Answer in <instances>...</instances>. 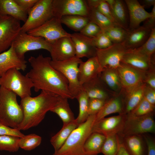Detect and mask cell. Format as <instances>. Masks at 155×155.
<instances>
[{
  "instance_id": "obj_47",
  "label": "cell",
  "mask_w": 155,
  "mask_h": 155,
  "mask_svg": "<svg viewBox=\"0 0 155 155\" xmlns=\"http://www.w3.org/2000/svg\"><path fill=\"white\" fill-rule=\"evenodd\" d=\"M142 135L146 146V155H155V141L154 138L146 133Z\"/></svg>"
},
{
  "instance_id": "obj_49",
  "label": "cell",
  "mask_w": 155,
  "mask_h": 155,
  "mask_svg": "<svg viewBox=\"0 0 155 155\" xmlns=\"http://www.w3.org/2000/svg\"><path fill=\"white\" fill-rule=\"evenodd\" d=\"M38 0H14L27 13Z\"/></svg>"
},
{
  "instance_id": "obj_7",
  "label": "cell",
  "mask_w": 155,
  "mask_h": 155,
  "mask_svg": "<svg viewBox=\"0 0 155 155\" xmlns=\"http://www.w3.org/2000/svg\"><path fill=\"white\" fill-rule=\"evenodd\" d=\"M53 0H38L28 12V18L21 31L27 32L41 26L53 17Z\"/></svg>"
},
{
  "instance_id": "obj_4",
  "label": "cell",
  "mask_w": 155,
  "mask_h": 155,
  "mask_svg": "<svg viewBox=\"0 0 155 155\" xmlns=\"http://www.w3.org/2000/svg\"><path fill=\"white\" fill-rule=\"evenodd\" d=\"M23 117L22 110L17 102V95L0 86V123L18 129Z\"/></svg>"
},
{
  "instance_id": "obj_14",
  "label": "cell",
  "mask_w": 155,
  "mask_h": 155,
  "mask_svg": "<svg viewBox=\"0 0 155 155\" xmlns=\"http://www.w3.org/2000/svg\"><path fill=\"white\" fill-rule=\"evenodd\" d=\"M124 91L132 90L145 83L146 71H144L130 65L121 62L117 69Z\"/></svg>"
},
{
  "instance_id": "obj_29",
  "label": "cell",
  "mask_w": 155,
  "mask_h": 155,
  "mask_svg": "<svg viewBox=\"0 0 155 155\" xmlns=\"http://www.w3.org/2000/svg\"><path fill=\"white\" fill-rule=\"evenodd\" d=\"M0 15L9 16L24 22L28 18L27 13L14 0H0Z\"/></svg>"
},
{
  "instance_id": "obj_16",
  "label": "cell",
  "mask_w": 155,
  "mask_h": 155,
  "mask_svg": "<svg viewBox=\"0 0 155 155\" xmlns=\"http://www.w3.org/2000/svg\"><path fill=\"white\" fill-rule=\"evenodd\" d=\"M51 60L61 61L75 56V51L71 37L60 38L51 44L50 52Z\"/></svg>"
},
{
  "instance_id": "obj_28",
  "label": "cell",
  "mask_w": 155,
  "mask_h": 155,
  "mask_svg": "<svg viewBox=\"0 0 155 155\" xmlns=\"http://www.w3.org/2000/svg\"><path fill=\"white\" fill-rule=\"evenodd\" d=\"M110 8L115 24L128 30L129 15L125 1L115 0L114 5Z\"/></svg>"
},
{
  "instance_id": "obj_10",
  "label": "cell",
  "mask_w": 155,
  "mask_h": 155,
  "mask_svg": "<svg viewBox=\"0 0 155 155\" xmlns=\"http://www.w3.org/2000/svg\"><path fill=\"white\" fill-rule=\"evenodd\" d=\"M61 24L60 19L54 17L40 26L27 33L33 36L42 37L52 44L61 38L71 37V34L63 28Z\"/></svg>"
},
{
  "instance_id": "obj_12",
  "label": "cell",
  "mask_w": 155,
  "mask_h": 155,
  "mask_svg": "<svg viewBox=\"0 0 155 155\" xmlns=\"http://www.w3.org/2000/svg\"><path fill=\"white\" fill-rule=\"evenodd\" d=\"M21 27L20 21L9 16L0 15V54L10 47Z\"/></svg>"
},
{
  "instance_id": "obj_43",
  "label": "cell",
  "mask_w": 155,
  "mask_h": 155,
  "mask_svg": "<svg viewBox=\"0 0 155 155\" xmlns=\"http://www.w3.org/2000/svg\"><path fill=\"white\" fill-rule=\"evenodd\" d=\"M101 31L100 28L97 25L89 21L80 33L87 36L93 38L96 36Z\"/></svg>"
},
{
  "instance_id": "obj_37",
  "label": "cell",
  "mask_w": 155,
  "mask_h": 155,
  "mask_svg": "<svg viewBox=\"0 0 155 155\" xmlns=\"http://www.w3.org/2000/svg\"><path fill=\"white\" fill-rule=\"evenodd\" d=\"M109 38L113 44L123 43L127 37L128 30L115 25L103 32Z\"/></svg>"
},
{
  "instance_id": "obj_2",
  "label": "cell",
  "mask_w": 155,
  "mask_h": 155,
  "mask_svg": "<svg viewBox=\"0 0 155 155\" xmlns=\"http://www.w3.org/2000/svg\"><path fill=\"white\" fill-rule=\"evenodd\" d=\"M60 96L41 91L34 97L28 96L21 99L20 105L22 110V121L18 129L25 130L38 125L44 119L46 113L54 108Z\"/></svg>"
},
{
  "instance_id": "obj_36",
  "label": "cell",
  "mask_w": 155,
  "mask_h": 155,
  "mask_svg": "<svg viewBox=\"0 0 155 155\" xmlns=\"http://www.w3.org/2000/svg\"><path fill=\"white\" fill-rule=\"evenodd\" d=\"M76 98L79 103V113L75 120L79 125L85 122L89 116L88 113V104L89 98L83 90Z\"/></svg>"
},
{
  "instance_id": "obj_27",
  "label": "cell",
  "mask_w": 155,
  "mask_h": 155,
  "mask_svg": "<svg viewBox=\"0 0 155 155\" xmlns=\"http://www.w3.org/2000/svg\"><path fill=\"white\" fill-rule=\"evenodd\" d=\"M122 138L121 142L130 155H146V146L142 135H130Z\"/></svg>"
},
{
  "instance_id": "obj_46",
  "label": "cell",
  "mask_w": 155,
  "mask_h": 155,
  "mask_svg": "<svg viewBox=\"0 0 155 155\" xmlns=\"http://www.w3.org/2000/svg\"><path fill=\"white\" fill-rule=\"evenodd\" d=\"M96 8L100 12L115 24L110 8L105 0H100Z\"/></svg>"
},
{
  "instance_id": "obj_3",
  "label": "cell",
  "mask_w": 155,
  "mask_h": 155,
  "mask_svg": "<svg viewBox=\"0 0 155 155\" xmlns=\"http://www.w3.org/2000/svg\"><path fill=\"white\" fill-rule=\"evenodd\" d=\"M96 115H90L86 120L79 125L71 133L65 143L53 155H86L84 145L92 133Z\"/></svg>"
},
{
  "instance_id": "obj_32",
  "label": "cell",
  "mask_w": 155,
  "mask_h": 155,
  "mask_svg": "<svg viewBox=\"0 0 155 155\" xmlns=\"http://www.w3.org/2000/svg\"><path fill=\"white\" fill-rule=\"evenodd\" d=\"M51 111L57 114L62 120L63 125H66L75 120L73 113L70 109L68 98L60 97L59 100L55 107Z\"/></svg>"
},
{
  "instance_id": "obj_18",
  "label": "cell",
  "mask_w": 155,
  "mask_h": 155,
  "mask_svg": "<svg viewBox=\"0 0 155 155\" xmlns=\"http://www.w3.org/2000/svg\"><path fill=\"white\" fill-rule=\"evenodd\" d=\"M82 86L89 98L107 100L117 94L110 90L99 76L84 84Z\"/></svg>"
},
{
  "instance_id": "obj_22",
  "label": "cell",
  "mask_w": 155,
  "mask_h": 155,
  "mask_svg": "<svg viewBox=\"0 0 155 155\" xmlns=\"http://www.w3.org/2000/svg\"><path fill=\"white\" fill-rule=\"evenodd\" d=\"M152 29L143 25L135 29L128 30L126 39L123 43L127 50L138 48L142 45L148 40Z\"/></svg>"
},
{
  "instance_id": "obj_48",
  "label": "cell",
  "mask_w": 155,
  "mask_h": 155,
  "mask_svg": "<svg viewBox=\"0 0 155 155\" xmlns=\"http://www.w3.org/2000/svg\"><path fill=\"white\" fill-rule=\"evenodd\" d=\"M143 94L144 97L150 104L155 106V89L145 84Z\"/></svg>"
},
{
  "instance_id": "obj_39",
  "label": "cell",
  "mask_w": 155,
  "mask_h": 155,
  "mask_svg": "<svg viewBox=\"0 0 155 155\" xmlns=\"http://www.w3.org/2000/svg\"><path fill=\"white\" fill-rule=\"evenodd\" d=\"M42 141L41 137L35 134H31L20 138L18 145L24 150L30 151L38 146Z\"/></svg>"
},
{
  "instance_id": "obj_13",
  "label": "cell",
  "mask_w": 155,
  "mask_h": 155,
  "mask_svg": "<svg viewBox=\"0 0 155 155\" xmlns=\"http://www.w3.org/2000/svg\"><path fill=\"white\" fill-rule=\"evenodd\" d=\"M128 50L123 43L113 44L104 49L96 48V56L99 61L101 71L106 67L117 69Z\"/></svg>"
},
{
  "instance_id": "obj_25",
  "label": "cell",
  "mask_w": 155,
  "mask_h": 155,
  "mask_svg": "<svg viewBox=\"0 0 155 155\" xmlns=\"http://www.w3.org/2000/svg\"><path fill=\"white\" fill-rule=\"evenodd\" d=\"M144 83L128 91H121L123 94V114L127 115L131 112L144 98Z\"/></svg>"
},
{
  "instance_id": "obj_9",
  "label": "cell",
  "mask_w": 155,
  "mask_h": 155,
  "mask_svg": "<svg viewBox=\"0 0 155 155\" xmlns=\"http://www.w3.org/2000/svg\"><path fill=\"white\" fill-rule=\"evenodd\" d=\"M12 44L18 56L23 59H25V53L28 51L44 49L50 52L51 46V44L43 38L33 36L21 31Z\"/></svg>"
},
{
  "instance_id": "obj_23",
  "label": "cell",
  "mask_w": 155,
  "mask_h": 155,
  "mask_svg": "<svg viewBox=\"0 0 155 155\" xmlns=\"http://www.w3.org/2000/svg\"><path fill=\"white\" fill-rule=\"evenodd\" d=\"M78 79L80 84L84 83L99 76L101 71L100 65L96 56L82 61L79 67Z\"/></svg>"
},
{
  "instance_id": "obj_8",
  "label": "cell",
  "mask_w": 155,
  "mask_h": 155,
  "mask_svg": "<svg viewBox=\"0 0 155 155\" xmlns=\"http://www.w3.org/2000/svg\"><path fill=\"white\" fill-rule=\"evenodd\" d=\"M154 113L141 116L127 115V118L122 131L119 134L120 137L132 135H142L155 132Z\"/></svg>"
},
{
  "instance_id": "obj_38",
  "label": "cell",
  "mask_w": 155,
  "mask_h": 155,
  "mask_svg": "<svg viewBox=\"0 0 155 155\" xmlns=\"http://www.w3.org/2000/svg\"><path fill=\"white\" fill-rule=\"evenodd\" d=\"M134 49L148 58L155 60V28L152 29L150 36L146 42L140 47Z\"/></svg>"
},
{
  "instance_id": "obj_52",
  "label": "cell",
  "mask_w": 155,
  "mask_h": 155,
  "mask_svg": "<svg viewBox=\"0 0 155 155\" xmlns=\"http://www.w3.org/2000/svg\"><path fill=\"white\" fill-rule=\"evenodd\" d=\"M139 2L144 8H149L155 5V0H142Z\"/></svg>"
},
{
  "instance_id": "obj_45",
  "label": "cell",
  "mask_w": 155,
  "mask_h": 155,
  "mask_svg": "<svg viewBox=\"0 0 155 155\" xmlns=\"http://www.w3.org/2000/svg\"><path fill=\"white\" fill-rule=\"evenodd\" d=\"M20 131L18 129L12 128L0 123V135H11L20 138L25 135Z\"/></svg>"
},
{
  "instance_id": "obj_21",
  "label": "cell",
  "mask_w": 155,
  "mask_h": 155,
  "mask_svg": "<svg viewBox=\"0 0 155 155\" xmlns=\"http://www.w3.org/2000/svg\"><path fill=\"white\" fill-rule=\"evenodd\" d=\"M121 62L144 71L155 69V60L148 58L135 49L128 50Z\"/></svg>"
},
{
  "instance_id": "obj_24",
  "label": "cell",
  "mask_w": 155,
  "mask_h": 155,
  "mask_svg": "<svg viewBox=\"0 0 155 155\" xmlns=\"http://www.w3.org/2000/svg\"><path fill=\"white\" fill-rule=\"evenodd\" d=\"M123 94L121 90L106 100L100 111L96 115L95 123L106 116L117 113L123 114Z\"/></svg>"
},
{
  "instance_id": "obj_53",
  "label": "cell",
  "mask_w": 155,
  "mask_h": 155,
  "mask_svg": "<svg viewBox=\"0 0 155 155\" xmlns=\"http://www.w3.org/2000/svg\"><path fill=\"white\" fill-rule=\"evenodd\" d=\"M116 155H130L121 142L120 143L119 150Z\"/></svg>"
},
{
  "instance_id": "obj_26",
  "label": "cell",
  "mask_w": 155,
  "mask_h": 155,
  "mask_svg": "<svg viewBox=\"0 0 155 155\" xmlns=\"http://www.w3.org/2000/svg\"><path fill=\"white\" fill-rule=\"evenodd\" d=\"M99 77L111 91L119 93L122 88L121 79L117 69L106 67L100 72Z\"/></svg>"
},
{
  "instance_id": "obj_50",
  "label": "cell",
  "mask_w": 155,
  "mask_h": 155,
  "mask_svg": "<svg viewBox=\"0 0 155 155\" xmlns=\"http://www.w3.org/2000/svg\"><path fill=\"white\" fill-rule=\"evenodd\" d=\"M144 82L146 84L155 89V69L146 72Z\"/></svg>"
},
{
  "instance_id": "obj_44",
  "label": "cell",
  "mask_w": 155,
  "mask_h": 155,
  "mask_svg": "<svg viewBox=\"0 0 155 155\" xmlns=\"http://www.w3.org/2000/svg\"><path fill=\"white\" fill-rule=\"evenodd\" d=\"M106 101L98 99L89 98L88 104L89 115H96L98 113Z\"/></svg>"
},
{
  "instance_id": "obj_34",
  "label": "cell",
  "mask_w": 155,
  "mask_h": 155,
  "mask_svg": "<svg viewBox=\"0 0 155 155\" xmlns=\"http://www.w3.org/2000/svg\"><path fill=\"white\" fill-rule=\"evenodd\" d=\"M63 24L70 29L75 31H80L89 21L87 17L76 15L64 16L60 19Z\"/></svg>"
},
{
  "instance_id": "obj_11",
  "label": "cell",
  "mask_w": 155,
  "mask_h": 155,
  "mask_svg": "<svg viewBox=\"0 0 155 155\" xmlns=\"http://www.w3.org/2000/svg\"><path fill=\"white\" fill-rule=\"evenodd\" d=\"M52 6L53 17L59 19L69 15L88 16V9L86 0H53Z\"/></svg>"
},
{
  "instance_id": "obj_19",
  "label": "cell",
  "mask_w": 155,
  "mask_h": 155,
  "mask_svg": "<svg viewBox=\"0 0 155 155\" xmlns=\"http://www.w3.org/2000/svg\"><path fill=\"white\" fill-rule=\"evenodd\" d=\"M71 38L74 46L75 57L89 59L96 56V48L92 44L91 38L78 32L71 34Z\"/></svg>"
},
{
  "instance_id": "obj_5",
  "label": "cell",
  "mask_w": 155,
  "mask_h": 155,
  "mask_svg": "<svg viewBox=\"0 0 155 155\" xmlns=\"http://www.w3.org/2000/svg\"><path fill=\"white\" fill-rule=\"evenodd\" d=\"M82 61L81 59L75 56L61 61L51 60L50 61L51 66L61 73L67 80L69 90L74 98H76L83 90L78 77V67Z\"/></svg>"
},
{
  "instance_id": "obj_6",
  "label": "cell",
  "mask_w": 155,
  "mask_h": 155,
  "mask_svg": "<svg viewBox=\"0 0 155 155\" xmlns=\"http://www.w3.org/2000/svg\"><path fill=\"white\" fill-rule=\"evenodd\" d=\"M16 69H11L0 77V86L8 90L21 99L31 96L33 84L30 79Z\"/></svg>"
},
{
  "instance_id": "obj_20",
  "label": "cell",
  "mask_w": 155,
  "mask_h": 155,
  "mask_svg": "<svg viewBox=\"0 0 155 155\" xmlns=\"http://www.w3.org/2000/svg\"><path fill=\"white\" fill-rule=\"evenodd\" d=\"M129 15V24L128 30H132L140 27L142 22L151 16V12L146 11L137 0H124Z\"/></svg>"
},
{
  "instance_id": "obj_51",
  "label": "cell",
  "mask_w": 155,
  "mask_h": 155,
  "mask_svg": "<svg viewBox=\"0 0 155 155\" xmlns=\"http://www.w3.org/2000/svg\"><path fill=\"white\" fill-rule=\"evenodd\" d=\"M151 13V16L146 20L143 25L152 29L155 28V5L153 6Z\"/></svg>"
},
{
  "instance_id": "obj_17",
  "label": "cell",
  "mask_w": 155,
  "mask_h": 155,
  "mask_svg": "<svg viewBox=\"0 0 155 155\" xmlns=\"http://www.w3.org/2000/svg\"><path fill=\"white\" fill-rule=\"evenodd\" d=\"M27 62L18 56L12 44L8 50L0 54V77L11 69L24 71Z\"/></svg>"
},
{
  "instance_id": "obj_35",
  "label": "cell",
  "mask_w": 155,
  "mask_h": 155,
  "mask_svg": "<svg viewBox=\"0 0 155 155\" xmlns=\"http://www.w3.org/2000/svg\"><path fill=\"white\" fill-rule=\"evenodd\" d=\"M121 142V138L118 134L106 136L101 149V153L104 155H116Z\"/></svg>"
},
{
  "instance_id": "obj_42",
  "label": "cell",
  "mask_w": 155,
  "mask_h": 155,
  "mask_svg": "<svg viewBox=\"0 0 155 155\" xmlns=\"http://www.w3.org/2000/svg\"><path fill=\"white\" fill-rule=\"evenodd\" d=\"M91 40L94 46L99 49L106 48L113 44L107 35L102 31L95 37L91 38Z\"/></svg>"
},
{
  "instance_id": "obj_54",
  "label": "cell",
  "mask_w": 155,
  "mask_h": 155,
  "mask_svg": "<svg viewBox=\"0 0 155 155\" xmlns=\"http://www.w3.org/2000/svg\"><path fill=\"white\" fill-rule=\"evenodd\" d=\"M110 8H111L114 5L115 0H105Z\"/></svg>"
},
{
  "instance_id": "obj_40",
  "label": "cell",
  "mask_w": 155,
  "mask_h": 155,
  "mask_svg": "<svg viewBox=\"0 0 155 155\" xmlns=\"http://www.w3.org/2000/svg\"><path fill=\"white\" fill-rule=\"evenodd\" d=\"M19 139V137L13 136L0 135V150L17 152L20 148L18 145Z\"/></svg>"
},
{
  "instance_id": "obj_1",
  "label": "cell",
  "mask_w": 155,
  "mask_h": 155,
  "mask_svg": "<svg viewBox=\"0 0 155 155\" xmlns=\"http://www.w3.org/2000/svg\"><path fill=\"white\" fill-rule=\"evenodd\" d=\"M51 57H44L42 54L36 57L31 56L28 59L32 68L26 75L32 82L35 91L41 90L74 99L69 90L67 80L51 66Z\"/></svg>"
},
{
  "instance_id": "obj_15",
  "label": "cell",
  "mask_w": 155,
  "mask_h": 155,
  "mask_svg": "<svg viewBox=\"0 0 155 155\" xmlns=\"http://www.w3.org/2000/svg\"><path fill=\"white\" fill-rule=\"evenodd\" d=\"M126 118L127 115L125 114L104 118L94 123L92 133H98L105 137L119 134L123 129Z\"/></svg>"
},
{
  "instance_id": "obj_31",
  "label": "cell",
  "mask_w": 155,
  "mask_h": 155,
  "mask_svg": "<svg viewBox=\"0 0 155 155\" xmlns=\"http://www.w3.org/2000/svg\"><path fill=\"white\" fill-rule=\"evenodd\" d=\"M106 138L104 135L97 132L92 133L86 140L84 148L86 155H98Z\"/></svg>"
},
{
  "instance_id": "obj_41",
  "label": "cell",
  "mask_w": 155,
  "mask_h": 155,
  "mask_svg": "<svg viewBox=\"0 0 155 155\" xmlns=\"http://www.w3.org/2000/svg\"><path fill=\"white\" fill-rule=\"evenodd\" d=\"M155 107L144 97L137 106L126 115L135 117L145 115L154 113Z\"/></svg>"
},
{
  "instance_id": "obj_33",
  "label": "cell",
  "mask_w": 155,
  "mask_h": 155,
  "mask_svg": "<svg viewBox=\"0 0 155 155\" xmlns=\"http://www.w3.org/2000/svg\"><path fill=\"white\" fill-rule=\"evenodd\" d=\"M88 7V18L89 21L97 25L102 31L104 32L110 27L116 25L100 12L96 8Z\"/></svg>"
},
{
  "instance_id": "obj_30",
  "label": "cell",
  "mask_w": 155,
  "mask_h": 155,
  "mask_svg": "<svg viewBox=\"0 0 155 155\" xmlns=\"http://www.w3.org/2000/svg\"><path fill=\"white\" fill-rule=\"evenodd\" d=\"M78 126L75 119L73 121L63 125L61 129L51 137L50 141L55 151H57L61 148L72 132Z\"/></svg>"
}]
</instances>
